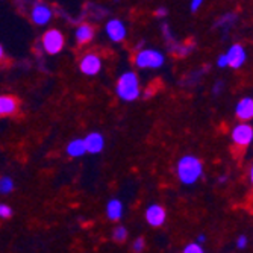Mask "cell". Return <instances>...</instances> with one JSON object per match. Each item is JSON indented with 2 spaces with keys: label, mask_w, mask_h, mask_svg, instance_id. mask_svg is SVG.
Instances as JSON below:
<instances>
[{
  "label": "cell",
  "mask_w": 253,
  "mask_h": 253,
  "mask_svg": "<svg viewBox=\"0 0 253 253\" xmlns=\"http://www.w3.org/2000/svg\"><path fill=\"white\" fill-rule=\"evenodd\" d=\"M176 174L182 185L191 187L203 176V163L194 155H183L176 164Z\"/></svg>",
  "instance_id": "obj_1"
},
{
  "label": "cell",
  "mask_w": 253,
  "mask_h": 253,
  "mask_svg": "<svg viewBox=\"0 0 253 253\" xmlns=\"http://www.w3.org/2000/svg\"><path fill=\"white\" fill-rule=\"evenodd\" d=\"M116 93L119 99L125 102H133L141 96V85L140 79H138L136 73L133 72H126L123 73L116 85Z\"/></svg>",
  "instance_id": "obj_2"
},
{
  "label": "cell",
  "mask_w": 253,
  "mask_h": 253,
  "mask_svg": "<svg viewBox=\"0 0 253 253\" xmlns=\"http://www.w3.org/2000/svg\"><path fill=\"white\" fill-rule=\"evenodd\" d=\"M133 62L141 70H158L164 67L166 55L156 49H140L133 58Z\"/></svg>",
  "instance_id": "obj_3"
},
{
  "label": "cell",
  "mask_w": 253,
  "mask_h": 253,
  "mask_svg": "<svg viewBox=\"0 0 253 253\" xmlns=\"http://www.w3.org/2000/svg\"><path fill=\"white\" fill-rule=\"evenodd\" d=\"M231 140L237 147H249L253 143V126L249 122H240L231 129Z\"/></svg>",
  "instance_id": "obj_4"
},
{
  "label": "cell",
  "mask_w": 253,
  "mask_h": 253,
  "mask_svg": "<svg viewBox=\"0 0 253 253\" xmlns=\"http://www.w3.org/2000/svg\"><path fill=\"white\" fill-rule=\"evenodd\" d=\"M42 47L49 55H56L64 47V35L58 29H50L42 35Z\"/></svg>",
  "instance_id": "obj_5"
},
{
  "label": "cell",
  "mask_w": 253,
  "mask_h": 253,
  "mask_svg": "<svg viewBox=\"0 0 253 253\" xmlns=\"http://www.w3.org/2000/svg\"><path fill=\"white\" fill-rule=\"evenodd\" d=\"M227 56V64L232 70H240V68L246 64L247 61V50L241 42H234L231 47L226 52Z\"/></svg>",
  "instance_id": "obj_6"
},
{
  "label": "cell",
  "mask_w": 253,
  "mask_h": 253,
  "mask_svg": "<svg viewBox=\"0 0 253 253\" xmlns=\"http://www.w3.org/2000/svg\"><path fill=\"white\" fill-rule=\"evenodd\" d=\"M106 35L111 41L114 42H122L123 40H126V35H127V29H126V25L119 20V18H112L106 23Z\"/></svg>",
  "instance_id": "obj_7"
},
{
  "label": "cell",
  "mask_w": 253,
  "mask_h": 253,
  "mask_svg": "<svg viewBox=\"0 0 253 253\" xmlns=\"http://www.w3.org/2000/svg\"><path fill=\"white\" fill-rule=\"evenodd\" d=\"M102 70V59L99 55L88 53L81 59V72L86 76H94Z\"/></svg>",
  "instance_id": "obj_8"
},
{
  "label": "cell",
  "mask_w": 253,
  "mask_h": 253,
  "mask_svg": "<svg viewBox=\"0 0 253 253\" xmlns=\"http://www.w3.org/2000/svg\"><path fill=\"white\" fill-rule=\"evenodd\" d=\"M144 217H146V221H147L150 226H153V227H159V226H163V224L166 223L167 212H166V210H164L161 205L153 203V205H150L149 208L146 210Z\"/></svg>",
  "instance_id": "obj_9"
},
{
  "label": "cell",
  "mask_w": 253,
  "mask_h": 253,
  "mask_svg": "<svg viewBox=\"0 0 253 253\" xmlns=\"http://www.w3.org/2000/svg\"><path fill=\"white\" fill-rule=\"evenodd\" d=\"M235 117L238 122L253 120V97H243L235 105Z\"/></svg>",
  "instance_id": "obj_10"
},
{
  "label": "cell",
  "mask_w": 253,
  "mask_h": 253,
  "mask_svg": "<svg viewBox=\"0 0 253 253\" xmlns=\"http://www.w3.org/2000/svg\"><path fill=\"white\" fill-rule=\"evenodd\" d=\"M31 17L37 26H44L52 20V9L49 6H45L44 3H37L32 8Z\"/></svg>",
  "instance_id": "obj_11"
},
{
  "label": "cell",
  "mask_w": 253,
  "mask_h": 253,
  "mask_svg": "<svg viewBox=\"0 0 253 253\" xmlns=\"http://www.w3.org/2000/svg\"><path fill=\"white\" fill-rule=\"evenodd\" d=\"M85 147H86V153H100L105 147V138L102 133L99 132H91L89 135L85 136Z\"/></svg>",
  "instance_id": "obj_12"
},
{
  "label": "cell",
  "mask_w": 253,
  "mask_h": 253,
  "mask_svg": "<svg viewBox=\"0 0 253 253\" xmlns=\"http://www.w3.org/2000/svg\"><path fill=\"white\" fill-rule=\"evenodd\" d=\"M238 21V15H237V12H224L221 17H218L217 20H215V23H214V28H217V29H221L224 34L227 32V31H231L234 26H235V23Z\"/></svg>",
  "instance_id": "obj_13"
},
{
  "label": "cell",
  "mask_w": 253,
  "mask_h": 253,
  "mask_svg": "<svg viewBox=\"0 0 253 253\" xmlns=\"http://www.w3.org/2000/svg\"><path fill=\"white\" fill-rule=\"evenodd\" d=\"M18 102L12 96H0V117H6L12 116L17 111Z\"/></svg>",
  "instance_id": "obj_14"
},
{
  "label": "cell",
  "mask_w": 253,
  "mask_h": 253,
  "mask_svg": "<svg viewBox=\"0 0 253 253\" xmlns=\"http://www.w3.org/2000/svg\"><path fill=\"white\" fill-rule=\"evenodd\" d=\"M106 215L109 220L117 221L123 217V203L119 199H112L106 205Z\"/></svg>",
  "instance_id": "obj_15"
},
{
  "label": "cell",
  "mask_w": 253,
  "mask_h": 253,
  "mask_svg": "<svg viewBox=\"0 0 253 253\" xmlns=\"http://www.w3.org/2000/svg\"><path fill=\"white\" fill-rule=\"evenodd\" d=\"M86 153V147H85V141L81 140V138H76V140L70 141L67 146V155L70 158H79L82 155Z\"/></svg>",
  "instance_id": "obj_16"
},
{
  "label": "cell",
  "mask_w": 253,
  "mask_h": 253,
  "mask_svg": "<svg viewBox=\"0 0 253 253\" xmlns=\"http://www.w3.org/2000/svg\"><path fill=\"white\" fill-rule=\"evenodd\" d=\"M94 38V29L89 25H81L76 29V41L79 44H86Z\"/></svg>",
  "instance_id": "obj_17"
},
{
  "label": "cell",
  "mask_w": 253,
  "mask_h": 253,
  "mask_svg": "<svg viewBox=\"0 0 253 253\" xmlns=\"http://www.w3.org/2000/svg\"><path fill=\"white\" fill-rule=\"evenodd\" d=\"M206 70H210V67H202V68H199V70L191 72V73L185 78V81H183V84L188 85V86L197 85V84L202 81V78H203V75L206 73Z\"/></svg>",
  "instance_id": "obj_18"
},
{
  "label": "cell",
  "mask_w": 253,
  "mask_h": 253,
  "mask_svg": "<svg viewBox=\"0 0 253 253\" xmlns=\"http://www.w3.org/2000/svg\"><path fill=\"white\" fill-rule=\"evenodd\" d=\"M196 49V41H188V42H180L179 47L176 49L174 55H177L179 58H185L188 55H191Z\"/></svg>",
  "instance_id": "obj_19"
},
{
  "label": "cell",
  "mask_w": 253,
  "mask_h": 253,
  "mask_svg": "<svg viewBox=\"0 0 253 253\" xmlns=\"http://www.w3.org/2000/svg\"><path fill=\"white\" fill-rule=\"evenodd\" d=\"M14 190V182L11 177L3 176L0 177V194H8Z\"/></svg>",
  "instance_id": "obj_20"
},
{
  "label": "cell",
  "mask_w": 253,
  "mask_h": 253,
  "mask_svg": "<svg viewBox=\"0 0 253 253\" xmlns=\"http://www.w3.org/2000/svg\"><path fill=\"white\" fill-rule=\"evenodd\" d=\"M112 238L117 243H125L127 240V229L125 226H117L112 232Z\"/></svg>",
  "instance_id": "obj_21"
},
{
  "label": "cell",
  "mask_w": 253,
  "mask_h": 253,
  "mask_svg": "<svg viewBox=\"0 0 253 253\" xmlns=\"http://www.w3.org/2000/svg\"><path fill=\"white\" fill-rule=\"evenodd\" d=\"M182 253H205V250H203L202 244L194 241V243H188L185 247H183Z\"/></svg>",
  "instance_id": "obj_22"
},
{
  "label": "cell",
  "mask_w": 253,
  "mask_h": 253,
  "mask_svg": "<svg viewBox=\"0 0 253 253\" xmlns=\"http://www.w3.org/2000/svg\"><path fill=\"white\" fill-rule=\"evenodd\" d=\"M144 249H146V240H144L143 237H138L136 240H133L132 250H133L135 253H141Z\"/></svg>",
  "instance_id": "obj_23"
},
{
  "label": "cell",
  "mask_w": 253,
  "mask_h": 253,
  "mask_svg": "<svg viewBox=\"0 0 253 253\" xmlns=\"http://www.w3.org/2000/svg\"><path fill=\"white\" fill-rule=\"evenodd\" d=\"M11 215H12V208H9L5 203H0V218H9Z\"/></svg>",
  "instance_id": "obj_24"
},
{
  "label": "cell",
  "mask_w": 253,
  "mask_h": 253,
  "mask_svg": "<svg viewBox=\"0 0 253 253\" xmlns=\"http://www.w3.org/2000/svg\"><path fill=\"white\" fill-rule=\"evenodd\" d=\"M223 89H224V82H223V81H217V82L212 85L211 93H212V96H220V94L223 93Z\"/></svg>",
  "instance_id": "obj_25"
},
{
  "label": "cell",
  "mask_w": 253,
  "mask_h": 253,
  "mask_svg": "<svg viewBox=\"0 0 253 253\" xmlns=\"http://www.w3.org/2000/svg\"><path fill=\"white\" fill-rule=\"evenodd\" d=\"M215 64H217V67H218V68H227V67H229V64H227V56H226V53L218 55V56H217Z\"/></svg>",
  "instance_id": "obj_26"
},
{
  "label": "cell",
  "mask_w": 253,
  "mask_h": 253,
  "mask_svg": "<svg viewBox=\"0 0 253 253\" xmlns=\"http://www.w3.org/2000/svg\"><path fill=\"white\" fill-rule=\"evenodd\" d=\"M203 2H205V0H191V3H190V9H191V12H197V11L202 8Z\"/></svg>",
  "instance_id": "obj_27"
},
{
  "label": "cell",
  "mask_w": 253,
  "mask_h": 253,
  "mask_svg": "<svg viewBox=\"0 0 253 253\" xmlns=\"http://www.w3.org/2000/svg\"><path fill=\"white\" fill-rule=\"evenodd\" d=\"M247 243H249L247 237H246V235H241V237H238V240H237V247H238V249H246V247H247Z\"/></svg>",
  "instance_id": "obj_28"
},
{
  "label": "cell",
  "mask_w": 253,
  "mask_h": 253,
  "mask_svg": "<svg viewBox=\"0 0 253 253\" xmlns=\"http://www.w3.org/2000/svg\"><path fill=\"white\" fill-rule=\"evenodd\" d=\"M167 14H169V9H167L166 6H159V8H156V9H155V15H156V17H159V18L166 17Z\"/></svg>",
  "instance_id": "obj_29"
},
{
  "label": "cell",
  "mask_w": 253,
  "mask_h": 253,
  "mask_svg": "<svg viewBox=\"0 0 253 253\" xmlns=\"http://www.w3.org/2000/svg\"><path fill=\"white\" fill-rule=\"evenodd\" d=\"M227 179H229V177H227L226 174H221V176H218L217 182H218V183H226V182H227Z\"/></svg>",
  "instance_id": "obj_30"
},
{
  "label": "cell",
  "mask_w": 253,
  "mask_h": 253,
  "mask_svg": "<svg viewBox=\"0 0 253 253\" xmlns=\"http://www.w3.org/2000/svg\"><path fill=\"white\" fill-rule=\"evenodd\" d=\"M196 241H197L199 244H203V243L206 241V235H202V234H200V235L197 237V240H196Z\"/></svg>",
  "instance_id": "obj_31"
},
{
  "label": "cell",
  "mask_w": 253,
  "mask_h": 253,
  "mask_svg": "<svg viewBox=\"0 0 253 253\" xmlns=\"http://www.w3.org/2000/svg\"><path fill=\"white\" fill-rule=\"evenodd\" d=\"M249 179H250V183L253 185V164H252V167H250V171H249Z\"/></svg>",
  "instance_id": "obj_32"
},
{
  "label": "cell",
  "mask_w": 253,
  "mask_h": 253,
  "mask_svg": "<svg viewBox=\"0 0 253 253\" xmlns=\"http://www.w3.org/2000/svg\"><path fill=\"white\" fill-rule=\"evenodd\" d=\"M3 59V47H2V44H0V61Z\"/></svg>",
  "instance_id": "obj_33"
},
{
  "label": "cell",
  "mask_w": 253,
  "mask_h": 253,
  "mask_svg": "<svg viewBox=\"0 0 253 253\" xmlns=\"http://www.w3.org/2000/svg\"><path fill=\"white\" fill-rule=\"evenodd\" d=\"M116 2H117V0H116Z\"/></svg>",
  "instance_id": "obj_34"
}]
</instances>
